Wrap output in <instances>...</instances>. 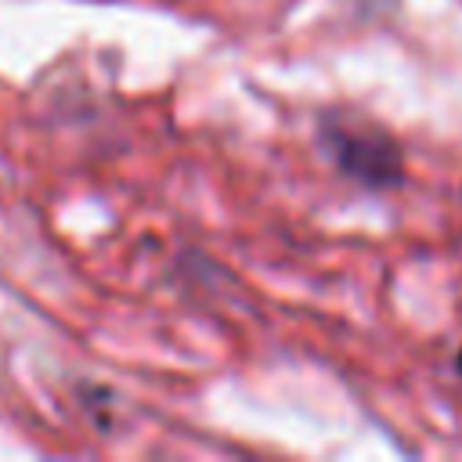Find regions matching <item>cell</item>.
Returning <instances> with one entry per match:
<instances>
[{
  "label": "cell",
  "mask_w": 462,
  "mask_h": 462,
  "mask_svg": "<svg viewBox=\"0 0 462 462\" xmlns=\"http://www.w3.org/2000/svg\"><path fill=\"white\" fill-rule=\"evenodd\" d=\"M328 148L336 155V162L361 177L365 184H390L401 177V155L397 144L390 137H383L379 130L368 126H354V130H332L328 134Z\"/></svg>",
  "instance_id": "cell-1"
}]
</instances>
